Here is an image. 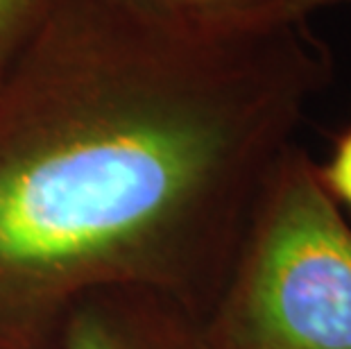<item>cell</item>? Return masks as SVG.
Listing matches in <instances>:
<instances>
[{"label": "cell", "instance_id": "52a82bcc", "mask_svg": "<svg viewBox=\"0 0 351 349\" xmlns=\"http://www.w3.org/2000/svg\"><path fill=\"white\" fill-rule=\"evenodd\" d=\"M182 3H191V5H208V7H218V5H236V3H245V0H182Z\"/></svg>", "mask_w": 351, "mask_h": 349}, {"label": "cell", "instance_id": "6da1fadb", "mask_svg": "<svg viewBox=\"0 0 351 349\" xmlns=\"http://www.w3.org/2000/svg\"><path fill=\"white\" fill-rule=\"evenodd\" d=\"M331 75L286 0H39L0 64V349L102 291L204 322Z\"/></svg>", "mask_w": 351, "mask_h": 349}, {"label": "cell", "instance_id": "7a4b0ae2", "mask_svg": "<svg viewBox=\"0 0 351 349\" xmlns=\"http://www.w3.org/2000/svg\"><path fill=\"white\" fill-rule=\"evenodd\" d=\"M204 329L213 349H351V227L297 143L258 200Z\"/></svg>", "mask_w": 351, "mask_h": 349}, {"label": "cell", "instance_id": "277c9868", "mask_svg": "<svg viewBox=\"0 0 351 349\" xmlns=\"http://www.w3.org/2000/svg\"><path fill=\"white\" fill-rule=\"evenodd\" d=\"M317 173L328 195L338 204L342 202L351 209V125L335 139L331 157L326 159V163L322 166L317 163Z\"/></svg>", "mask_w": 351, "mask_h": 349}, {"label": "cell", "instance_id": "5b68a950", "mask_svg": "<svg viewBox=\"0 0 351 349\" xmlns=\"http://www.w3.org/2000/svg\"><path fill=\"white\" fill-rule=\"evenodd\" d=\"M39 0H0V64L25 29Z\"/></svg>", "mask_w": 351, "mask_h": 349}, {"label": "cell", "instance_id": "8992f818", "mask_svg": "<svg viewBox=\"0 0 351 349\" xmlns=\"http://www.w3.org/2000/svg\"><path fill=\"white\" fill-rule=\"evenodd\" d=\"M286 3L293 7L297 14L308 19L315 10H322V7H333V5H351V0H286Z\"/></svg>", "mask_w": 351, "mask_h": 349}, {"label": "cell", "instance_id": "3957f363", "mask_svg": "<svg viewBox=\"0 0 351 349\" xmlns=\"http://www.w3.org/2000/svg\"><path fill=\"white\" fill-rule=\"evenodd\" d=\"M55 349H213L204 322L161 295L102 291L62 324Z\"/></svg>", "mask_w": 351, "mask_h": 349}]
</instances>
